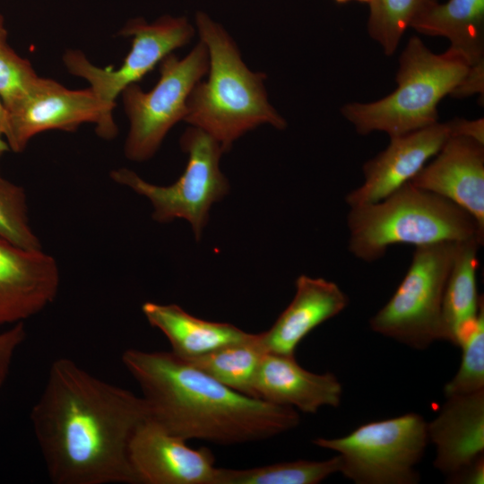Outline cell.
I'll list each match as a JSON object with an SVG mask.
<instances>
[{
  "label": "cell",
  "instance_id": "1",
  "mask_svg": "<svg viewBox=\"0 0 484 484\" xmlns=\"http://www.w3.org/2000/svg\"><path fill=\"white\" fill-rule=\"evenodd\" d=\"M30 419L53 484L138 483L128 447L148 419L142 396L59 358Z\"/></svg>",
  "mask_w": 484,
  "mask_h": 484
},
{
  "label": "cell",
  "instance_id": "2",
  "mask_svg": "<svg viewBox=\"0 0 484 484\" xmlns=\"http://www.w3.org/2000/svg\"><path fill=\"white\" fill-rule=\"evenodd\" d=\"M122 362L141 389L148 419L185 440L244 444L300 422L295 409L232 390L172 351L128 349Z\"/></svg>",
  "mask_w": 484,
  "mask_h": 484
},
{
  "label": "cell",
  "instance_id": "3",
  "mask_svg": "<svg viewBox=\"0 0 484 484\" xmlns=\"http://www.w3.org/2000/svg\"><path fill=\"white\" fill-rule=\"evenodd\" d=\"M194 27L209 54L208 76L192 90L184 121L216 140L224 152L261 125L285 129L287 122L268 100L266 74L251 71L225 28L197 11Z\"/></svg>",
  "mask_w": 484,
  "mask_h": 484
},
{
  "label": "cell",
  "instance_id": "4",
  "mask_svg": "<svg viewBox=\"0 0 484 484\" xmlns=\"http://www.w3.org/2000/svg\"><path fill=\"white\" fill-rule=\"evenodd\" d=\"M347 225L349 251L368 263L393 245L484 240V229L468 212L410 182L376 203L350 207Z\"/></svg>",
  "mask_w": 484,
  "mask_h": 484
},
{
  "label": "cell",
  "instance_id": "5",
  "mask_svg": "<svg viewBox=\"0 0 484 484\" xmlns=\"http://www.w3.org/2000/svg\"><path fill=\"white\" fill-rule=\"evenodd\" d=\"M470 65L458 50L435 54L411 37L399 58L397 88L376 101L345 104L341 112L359 134L402 135L438 122L437 106L467 76Z\"/></svg>",
  "mask_w": 484,
  "mask_h": 484
},
{
  "label": "cell",
  "instance_id": "6",
  "mask_svg": "<svg viewBox=\"0 0 484 484\" xmlns=\"http://www.w3.org/2000/svg\"><path fill=\"white\" fill-rule=\"evenodd\" d=\"M180 146L187 154V164L178 179L169 186L147 182L126 168L112 170L110 177L116 183L147 198L155 221L185 220L199 241L209 221L212 206L229 191V180L220 167L225 152L212 136L191 125L182 134Z\"/></svg>",
  "mask_w": 484,
  "mask_h": 484
},
{
  "label": "cell",
  "instance_id": "7",
  "mask_svg": "<svg viewBox=\"0 0 484 484\" xmlns=\"http://www.w3.org/2000/svg\"><path fill=\"white\" fill-rule=\"evenodd\" d=\"M313 443L335 451L341 473L357 484H415V466L428 443V423L417 413L372 421L337 438L317 437Z\"/></svg>",
  "mask_w": 484,
  "mask_h": 484
},
{
  "label": "cell",
  "instance_id": "8",
  "mask_svg": "<svg viewBox=\"0 0 484 484\" xmlns=\"http://www.w3.org/2000/svg\"><path fill=\"white\" fill-rule=\"evenodd\" d=\"M458 242L416 247L410 267L370 328L416 350L442 340V305Z\"/></svg>",
  "mask_w": 484,
  "mask_h": 484
},
{
  "label": "cell",
  "instance_id": "9",
  "mask_svg": "<svg viewBox=\"0 0 484 484\" xmlns=\"http://www.w3.org/2000/svg\"><path fill=\"white\" fill-rule=\"evenodd\" d=\"M208 69V50L200 40L183 58L173 53L163 58L160 79L150 91H143L136 83L122 91L130 122L125 143L127 159L144 161L157 152L169 131L185 120L188 97Z\"/></svg>",
  "mask_w": 484,
  "mask_h": 484
},
{
  "label": "cell",
  "instance_id": "10",
  "mask_svg": "<svg viewBox=\"0 0 484 484\" xmlns=\"http://www.w3.org/2000/svg\"><path fill=\"white\" fill-rule=\"evenodd\" d=\"M113 108L91 88L69 90L54 80L38 76L5 107L4 137L11 151L21 152L39 133L52 129L74 131L82 123H93L99 136L112 139L117 133Z\"/></svg>",
  "mask_w": 484,
  "mask_h": 484
},
{
  "label": "cell",
  "instance_id": "11",
  "mask_svg": "<svg viewBox=\"0 0 484 484\" xmlns=\"http://www.w3.org/2000/svg\"><path fill=\"white\" fill-rule=\"evenodd\" d=\"M195 32V27L185 16L165 15L151 23L134 18L119 32L132 38V47L118 69L96 66L78 50H68L64 63L72 74L89 82L90 88L104 103L115 107L118 94L139 82L174 50L187 45Z\"/></svg>",
  "mask_w": 484,
  "mask_h": 484
},
{
  "label": "cell",
  "instance_id": "12",
  "mask_svg": "<svg viewBox=\"0 0 484 484\" xmlns=\"http://www.w3.org/2000/svg\"><path fill=\"white\" fill-rule=\"evenodd\" d=\"M138 483L215 484L218 469L207 447L190 448L150 419L135 429L128 447Z\"/></svg>",
  "mask_w": 484,
  "mask_h": 484
},
{
  "label": "cell",
  "instance_id": "13",
  "mask_svg": "<svg viewBox=\"0 0 484 484\" xmlns=\"http://www.w3.org/2000/svg\"><path fill=\"white\" fill-rule=\"evenodd\" d=\"M452 135L450 122L390 137L388 146L362 168L364 181L345 197L350 207L376 203L410 182Z\"/></svg>",
  "mask_w": 484,
  "mask_h": 484
},
{
  "label": "cell",
  "instance_id": "14",
  "mask_svg": "<svg viewBox=\"0 0 484 484\" xmlns=\"http://www.w3.org/2000/svg\"><path fill=\"white\" fill-rule=\"evenodd\" d=\"M59 284V269L52 255L0 237V326L40 313L55 300Z\"/></svg>",
  "mask_w": 484,
  "mask_h": 484
},
{
  "label": "cell",
  "instance_id": "15",
  "mask_svg": "<svg viewBox=\"0 0 484 484\" xmlns=\"http://www.w3.org/2000/svg\"><path fill=\"white\" fill-rule=\"evenodd\" d=\"M410 183L456 203L484 229V143L451 135Z\"/></svg>",
  "mask_w": 484,
  "mask_h": 484
},
{
  "label": "cell",
  "instance_id": "16",
  "mask_svg": "<svg viewBox=\"0 0 484 484\" xmlns=\"http://www.w3.org/2000/svg\"><path fill=\"white\" fill-rule=\"evenodd\" d=\"M446 398L428 423V436L436 447L434 466L450 480L483 456L484 389Z\"/></svg>",
  "mask_w": 484,
  "mask_h": 484
},
{
  "label": "cell",
  "instance_id": "17",
  "mask_svg": "<svg viewBox=\"0 0 484 484\" xmlns=\"http://www.w3.org/2000/svg\"><path fill=\"white\" fill-rule=\"evenodd\" d=\"M295 295L271 328L258 333L266 353L295 356L299 342L318 325L338 315L350 299L333 281L299 275Z\"/></svg>",
  "mask_w": 484,
  "mask_h": 484
},
{
  "label": "cell",
  "instance_id": "18",
  "mask_svg": "<svg viewBox=\"0 0 484 484\" xmlns=\"http://www.w3.org/2000/svg\"><path fill=\"white\" fill-rule=\"evenodd\" d=\"M258 399L315 413L324 406L338 407L342 386L332 373L315 374L303 368L295 356L264 353L255 382Z\"/></svg>",
  "mask_w": 484,
  "mask_h": 484
},
{
  "label": "cell",
  "instance_id": "19",
  "mask_svg": "<svg viewBox=\"0 0 484 484\" xmlns=\"http://www.w3.org/2000/svg\"><path fill=\"white\" fill-rule=\"evenodd\" d=\"M142 312L148 323L166 336L171 351L182 359L199 357L246 341L255 334L229 323L195 317L176 304L147 301L143 304Z\"/></svg>",
  "mask_w": 484,
  "mask_h": 484
},
{
  "label": "cell",
  "instance_id": "20",
  "mask_svg": "<svg viewBox=\"0 0 484 484\" xmlns=\"http://www.w3.org/2000/svg\"><path fill=\"white\" fill-rule=\"evenodd\" d=\"M410 27L423 35L447 39L470 67L484 66V0L437 2L420 13Z\"/></svg>",
  "mask_w": 484,
  "mask_h": 484
},
{
  "label": "cell",
  "instance_id": "21",
  "mask_svg": "<svg viewBox=\"0 0 484 484\" xmlns=\"http://www.w3.org/2000/svg\"><path fill=\"white\" fill-rule=\"evenodd\" d=\"M483 242L471 239L457 243L442 305V340L459 343L463 331L475 320L483 304L478 295V251Z\"/></svg>",
  "mask_w": 484,
  "mask_h": 484
},
{
  "label": "cell",
  "instance_id": "22",
  "mask_svg": "<svg viewBox=\"0 0 484 484\" xmlns=\"http://www.w3.org/2000/svg\"><path fill=\"white\" fill-rule=\"evenodd\" d=\"M264 353L256 333L248 341L184 359L230 389L256 398L255 382Z\"/></svg>",
  "mask_w": 484,
  "mask_h": 484
},
{
  "label": "cell",
  "instance_id": "23",
  "mask_svg": "<svg viewBox=\"0 0 484 484\" xmlns=\"http://www.w3.org/2000/svg\"><path fill=\"white\" fill-rule=\"evenodd\" d=\"M341 468L339 454L324 461L298 460L243 470L219 468L215 484H317Z\"/></svg>",
  "mask_w": 484,
  "mask_h": 484
},
{
  "label": "cell",
  "instance_id": "24",
  "mask_svg": "<svg viewBox=\"0 0 484 484\" xmlns=\"http://www.w3.org/2000/svg\"><path fill=\"white\" fill-rule=\"evenodd\" d=\"M438 0H371L367 31L392 56L412 21Z\"/></svg>",
  "mask_w": 484,
  "mask_h": 484
},
{
  "label": "cell",
  "instance_id": "25",
  "mask_svg": "<svg viewBox=\"0 0 484 484\" xmlns=\"http://www.w3.org/2000/svg\"><path fill=\"white\" fill-rule=\"evenodd\" d=\"M458 346L462 350L460 367L444 387L445 397L467 394L484 389V307L462 333Z\"/></svg>",
  "mask_w": 484,
  "mask_h": 484
},
{
  "label": "cell",
  "instance_id": "26",
  "mask_svg": "<svg viewBox=\"0 0 484 484\" xmlns=\"http://www.w3.org/2000/svg\"><path fill=\"white\" fill-rule=\"evenodd\" d=\"M0 237L26 249H42L29 222L27 196L23 187L0 173Z\"/></svg>",
  "mask_w": 484,
  "mask_h": 484
},
{
  "label": "cell",
  "instance_id": "27",
  "mask_svg": "<svg viewBox=\"0 0 484 484\" xmlns=\"http://www.w3.org/2000/svg\"><path fill=\"white\" fill-rule=\"evenodd\" d=\"M7 35L4 18L0 14V96L4 108L38 78L30 61L8 44Z\"/></svg>",
  "mask_w": 484,
  "mask_h": 484
},
{
  "label": "cell",
  "instance_id": "28",
  "mask_svg": "<svg viewBox=\"0 0 484 484\" xmlns=\"http://www.w3.org/2000/svg\"><path fill=\"white\" fill-rule=\"evenodd\" d=\"M27 337L24 322L11 325L10 328L0 332V383L4 385L18 348Z\"/></svg>",
  "mask_w": 484,
  "mask_h": 484
},
{
  "label": "cell",
  "instance_id": "29",
  "mask_svg": "<svg viewBox=\"0 0 484 484\" xmlns=\"http://www.w3.org/2000/svg\"><path fill=\"white\" fill-rule=\"evenodd\" d=\"M452 135L464 136L484 143V119L468 120L456 118L449 121Z\"/></svg>",
  "mask_w": 484,
  "mask_h": 484
},
{
  "label": "cell",
  "instance_id": "30",
  "mask_svg": "<svg viewBox=\"0 0 484 484\" xmlns=\"http://www.w3.org/2000/svg\"><path fill=\"white\" fill-rule=\"evenodd\" d=\"M484 480V459L483 456L476 460L472 464L460 471L450 480L453 483H483Z\"/></svg>",
  "mask_w": 484,
  "mask_h": 484
},
{
  "label": "cell",
  "instance_id": "31",
  "mask_svg": "<svg viewBox=\"0 0 484 484\" xmlns=\"http://www.w3.org/2000/svg\"><path fill=\"white\" fill-rule=\"evenodd\" d=\"M6 110L0 96V134L4 136L6 129Z\"/></svg>",
  "mask_w": 484,
  "mask_h": 484
},
{
  "label": "cell",
  "instance_id": "32",
  "mask_svg": "<svg viewBox=\"0 0 484 484\" xmlns=\"http://www.w3.org/2000/svg\"><path fill=\"white\" fill-rule=\"evenodd\" d=\"M10 150L8 143L3 139V135L0 134V157Z\"/></svg>",
  "mask_w": 484,
  "mask_h": 484
},
{
  "label": "cell",
  "instance_id": "33",
  "mask_svg": "<svg viewBox=\"0 0 484 484\" xmlns=\"http://www.w3.org/2000/svg\"><path fill=\"white\" fill-rule=\"evenodd\" d=\"M337 4H347L349 2H359L369 4L371 0H334Z\"/></svg>",
  "mask_w": 484,
  "mask_h": 484
},
{
  "label": "cell",
  "instance_id": "34",
  "mask_svg": "<svg viewBox=\"0 0 484 484\" xmlns=\"http://www.w3.org/2000/svg\"><path fill=\"white\" fill-rule=\"evenodd\" d=\"M3 385L0 383V387L2 386Z\"/></svg>",
  "mask_w": 484,
  "mask_h": 484
}]
</instances>
